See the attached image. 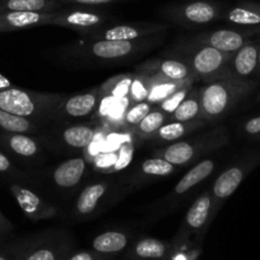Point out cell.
Segmentation results:
<instances>
[{
  "label": "cell",
  "instance_id": "obj_30",
  "mask_svg": "<svg viewBox=\"0 0 260 260\" xmlns=\"http://www.w3.org/2000/svg\"><path fill=\"white\" fill-rule=\"evenodd\" d=\"M39 130L40 125L36 122L0 110V133L35 134Z\"/></svg>",
  "mask_w": 260,
  "mask_h": 260
},
{
  "label": "cell",
  "instance_id": "obj_45",
  "mask_svg": "<svg viewBox=\"0 0 260 260\" xmlns=\"http://www.w3.org/2000/svg\"><path fill=\"white\" fill-rule=\"evenodd\" d=\"M254 138H255V139H256V141H257V142H260V134H259V136H255V137H254Z\"/></svg>",
  "mask_w": 260,
  "mask_h": 260
},
{
  "label": "cell",
  "instance_id": "obj_17",
  "mask_svg": "<svg viewBox=\"0 0 260 260\" xmlns=\"http://www.w3.org/2000/svg\"><path fill=\"white\" fill-rule=\"evenodd\" d=\"M142 49L139 41H109V40H91L88 50L93 56L104 60L124 59Z\"/></svg>",
  "mask_w": 260,
  "mask_h": 260
},
{
  "label": "cell",
  "instance_id": "obj_43",
  "mask_svg": "<svg viewBox=\"0 0 260 260\" xmlns=\"http://www.w3.org/2000/svg\"><path fill=\"white\" fill-rule=\"evenodd\" d=\"M9 87H12L11 81L7 77H4L3 74H0V89H6L9 88Z\"/></svg>",
  "mask_w": 260,
  "mask_h": 260
},
{
  "label": "cell",
  "instance_id": "obj_23",
  "mask_svg": "<svg viewBox=\"0 0 260 260\" xmlns=\"http://www.w3.org/2000/svg\"><path fill=\"white\" fill-rule=\"evenodd\" d=\"M109 189L107 182H94L84 187L83 191L77 199L76 214L79 217H88L96 212L100 202L105 197Z\"/></svg>",
  "mask_w": 260,
  "mask_h": 260
},
{
  "label": "cell",
  "instance_id": "obj_21",
  "mask_svg": "<svg viewBox=\"0 0 260 260\" xmlns=\"http://www.w3.org/2000/svg\"><path fill=\"white\" fill-rule=\"evenodd\" d=\"M214 169H216V161L211 158L202 159L198 164H195L175 185L172 190V197H181L186 194L190 189L208 179L213 174Z\"/></svg>",
  "mask_w": 260,
  "mask_h": 260
},
{
  "label": "cell",
  "instance_id": "obj_44",
  "mask_svg": "<svg viewBox=\"0 0 260 260\" xmlns=\"http://www.w3.org/2000/svg\"><path fill=\"white\" fill-rule=\"evenodd\" d=\"M257 74H260V49H259V60H257Z\"/></svg>",
  "mask_w": 260,
  "mask_h": 260
},
{
  "label": "cell",
  "instance_id": "obj_2",
  "mask_svg": "<svg viewBox=\"0 0 260 260\" xmlns=\"http://www.w3.org/2000/svg\"><path fill=\"white\" fill-rule=\"evenodd\" d=\"M64 97L62 94L41 93L12 86L0 89V110L41 125L54 120L55 111Z\"/></svg>",
  "mask_w": 260,
  "mask_h": 260
},
{
  "label": "cell",
  "instance_id": "obj_26",
  "mask_svg": "<svg viewBox=\"0 0 260 260\" xmlns=\"http://www.w3.org/2000/svg\"><path fill=\"white\" fill-rule=\"evenodd\" d=\"M202 119V105L199 97V88L192 87L184 101L179 105L176 110L170 115V121H195Z\"/></svg>",
  "mask_w": 260,
  "mask_h": 260
},
{
  "label": "cell",
  "instance_id": "obj_4",
  "mask_svg": "<svg viewBox=\"0 0 260 260\" xmlns=\"http://www.w3.org/2000/svg\"><path fill=\"white\" fill-rule=\"evenodd\" d=\"M184 49V61L190 65L195 81H203L206 83L217 81V79L230 77L227 72V65L232 59L234 54L222 52L208 45L191 41Z\"/></svg>",
  "mask_w": 260,
  "mask_h": 260
},
{
  "label": "cell",
  "instance_id": "obj_42",
  "mask_svg": "<svg viewBox=\"0 0 260 260\" xmlns=\"http://www.w3.org/2000/svg\"><path fill=\"white\" fill-rule=\"evenodd\" d=\"M67 260H101L97 255H94L93 252L89 251H78L76 254H73L72 256H69Z\"/></svg>",
  "mask_w": 260,
  "mask_h": 260
},
{
  "label": "cell",
  "instance_id": "obj_12",
  "mask_svg": "<svg viewBox=\"0 0 260 260\" xmlns=\"http://www.w3.org/2000/svg\"><path fill=\"white\" fill-rule=\"evenodd\" d=\"M214 219L213 214V199L211 191L204 192L195 199L194 203L187 209L184 218V224L181 227L180 235L197 234L202 235L212 221Z\"/></svg>",
  "mask_w": 260,
  "mask_h": 260
},
{
  "label": "cell",
  "instance_id": "obj_1",
  "mask_svg": "<svg viewBox=\"0 0 260 260\" xmlns=\"http://www.w3.org/2000/svg\"><path fill=\"white\" fill-rule=\"evenodd\" d=\"M255 87V82L240 81L232 77H224L207 83L199 88L202 119L207 124L218 121L249 96Z\"/></svg>",
  "mask_w": 260,
  "mask_h": 260
},
{
  "label": "cell",
  "instance_id": "obj_37",
  "mask_svg": "<svg viewBox=\"0 0 260 260\" xmlns=\"http://www.w3.org/2000/svg\"><path fill=\"white\" fill-rule=\"evenodd\" d=\"M31 247L29 242H21L0 250V260H22L27 250Z\"/></svg>",
  "mask_w": 260,
  "mask_h": 260
},
{
  "label": "cell",
  "instance_id": "obj_13",
  "mask_svg": "<svg viewBox=\"0 0 260 260\" xmlns=\"http://www.w3.org/2000/svg\"><path fill=\"white\" fill-rule=\"evenodd\" d=\"M260 36L259 39L251 40L245 46L237 50L227 65V72L232 78L240 81H251V76L257 72L259 60Z\"/></svg>",
  "mask_w": 260,
  "mask_h": 260
},
{
  "label": "cell",
  "instance_id": "obj_11",
  "mask_svg": "<svg viewBox=\"0 0 260 260\" xmlns=\"http://www.w3.org/2000/svg\"><path fill=\"white\" fill-rule=\"evenodd\" d=\"M101 100L102 96L100 89L72 97H64L55 111L54 120H76L91 116L101 104Z\"/></svg>",
  "mask_w": 260,
  "mask_h": 260
},
{
  "label": "cell",
  "instance_id": "obj_38",
  "mask_svg": "<svg viewBox=\"0 0 260 260\" xmlns=\"http://www.w3.org/2000/svg\"><path fill=\"white\" fill-rule=\"evenodd\" d=\"M0 175L7 177H13V179L22 176V172L14 166L11 158L2 151H0Z\"/></svg>",
  "mask_w": 260,
  "mask_h": 260
},
{
  "label": "cell",
  "instance_id": "obj_20",
  "mask_svg": "<svg viewBox=\"0 0 260 260\" xmlns=\"http://www.w3.org/2000/svg\"><path fill=\"white\" fill-rule=\"evenodd\" d=\"M207 122L204 120H195V121L180 122V121H169L162 125L156 133L151 137L149 141L154 143H174L184 137L194 133L201 127L206 126Z\"/></svg>",
  "mask_w": 260,
  "mask_h": 260
},
{
  "label": "cell",
  "instance_id": "obj_19",
  "mask_svg": "<svg viewBox=\"0 0 260 260\" xmlns=\"http://www.w3.org/2000/svg\"><path fill=\"white\" fill-rule=\"evenodd\" d=\"M222 18L239 27H257L260 26V3L241 0L227 9Z\"/></svg>",
  "mask_w": 260,
  "mask_h": 260
},
{
  "label": "cell",
  "instance_id": "obj_10",
  "mask_svg": "<svg viewBox=\"0 0 260 260\" xmlns=\"http://www.w3.org/2000/svg\"><path fill=\"white\" fill-rule=\"evenodd\" d=\"M9 191L14 197L24 216L31 221L37 222L42 219L54 218L59 213L52 204L45 202L40 195L18 182L9 185Z\"/></svg>",
  "mask_w": 260,
  "mask_h": 260
},
{
  "label": "cell",
  "instance_id": "obj_15",
  "mask_svg": "<svg viewBox=\"0 0 260 260\" xmlns=\"http://www.w3.org/2000/svg\"><path fill=\"white\" fill-rule=\"evenodd\" d=\"M55 13L4 12V13H0V32H12L40 26H51Z\"/></svg>",
  "mask_w": 260,
  "mask_h": 260
},
{
  "label": "cell",
  "instance_id": "obj_29",
  "mask_svg": "<svg viewBox=\"0 0 260 260\" xmlns=\"http://www.w3.org/2000/svg\"><path fill=\"white\" fill-rule=\"evenodd\" d=\"M134 74H120L107 79L100 87V93L102 97H111L120 101L129 102V92L133 82Z\"/></svg>",
  "mask_w": 260,
  "mask_h": 260
},
{
  "label": "cell",
  "instance_id": "obj_31",
  "mask_svg": "<svg viewBox=\"0 0 260 260\" xmlns=\"http://www.w3.org/2000/svg\"><path fill=\"white\" fill-rule=\"evenodd\" d=\"M133 254L141 260H161L169 254V246L161 240L147 237L134 245Z\"/></svg>",
  "mask_w": 260,
  "mask_h": 260
},
{
  "label": "cell",
  "instance_id": "obj_9",
  "mask_svg": "<svg viewBox=\"0 0 260 260\" xmlns=\"http://www.w3.org/2000/svg\"><path fill=\"white\" fill-rule=\"evenodd\" d=\"M107 19V16L94 9H61L55 13L51 26L74 29L84 35L92 29L102 27Z\"/></svg>",
  "mask_w": 260,
  "mask_h": 260
},
{
  "label": "cell",
  "instance_id": "obj_18",
  "mask_svg": "<svg viewBox=\"0 0 260 260\" xmlns=\"http://www.w3.org/2000/svg\"><path fill=\"white\" fill-rule=\"evenodd\" d=\"M87 171V161L83 157H74L57 165L52 171L55 185L61 189H72L83 179Z\"/></svg>",
  "mask_w": 260,
  "mask_h": 260
},
{
  "label": "cell",
  "instance_id": "obj_33",
  "mask_svg": "<svg viewBox=\"0 0 260 260\" xmlns=\"http://www.w3.org/2000/svg\"><path fill=\"white\" fill-rule=\"evenodd\" d=\"M177 167L171 165L170 162L165 161L164 158L152 157L142 162L139 167V174L146 177H164L176 172Z\"/></svg>",
  "mask_w": 260,
  "mask_h": 260
},
{
  "label": "cell",
  "instance_id": "obj_46",
  "mask_svg": "<svg viewBox=\"0 0 260 260\" xmlns=\"http://www.w3.org/2000/svg\"><path fill=\"white\" fill-rule=\"evenodd\" d=\"M257 101L260 102V93H259V96H257Z\"/></svg>",
  "mask_w": 260,
  "mask_h": 260
},
{
  "label": "cell",
  "instance_id": "obj_24",
  "mask_svg": "<svg viewBox=\"0 0 260 260\" xmlns=\"http://www.w3.org/2000/svg\"><path fill=\"white\" fill-rule=\"evenodd\" d=\"M151 77V84H149V94L147 101L153 106H158L162 101L171 96L179 89L190 86L194 82H176L171 79L164 78L157 74H148Z\"/></svg>",
  "mask_w": 260,
  "mask_h": 260
},
{
  "label": "cell",
  "instance_id": "obj_32",
  "mask_svg": "<svg viewBox=\"0 0 260 260\" xmlns=\"http://www.w3.org/2000/svg\"><path fill=\"white\" fill-rule=\"evenodd\" d=\"M67 254V245L62 242L39 245L31 249L29 247L23 255L22 260H62Z\"/></svg>",
  "mask_w": 260,
  "mask_h": 260
},
{
  "label": "cell",
  "instance_id": "obj_7",
  "mask_svg": "<svg viewBox=\"0 0 260 260\" xmlns=\"http://www.w3.org/2000/svg\"><path fill=\"white\" fill-rule=\"evenodd\" d=\"M260 36V26L240 27V28H219L214 31L203 32L192 39V41L208 45L222 52L235 54L237 50L250 42L252 37Z\"/></svg>",
  "mask_w": 260,
  "mask_h": 260
},
{
  "label": "cell",
  "instance_id": "obj_22",
  "mask_svg": "<svg viewBox=\"0 0 260 260\" xmlns=\"http://www.w3.org/2000/svg\"><path fill=\"white\" fill-rule=\"evenodd\" d=\"M60 0H0V13L4 12H37L55 13L61 11Z\"/></svg>",
  "mask_w": 260,
  "mask_h": 260
},
{
  "label": "cell",
  "instance_id": "obj_39",
  "mask_svg": "<svg viewBox=\"0 0 260 260\" xmlns=\"http://www.w3.org/2000/svg\"><path fill=\"white\" fill-rule=\"evenodd\" d=\"M242 130H244V133L247 134V136H259L260 134V116L256 117H251V119L247 120L246 122L242 126Z\"/></svg>",
  "mask_w": 260,
  "mask_h": 260
},
{
  "label": "cell",
  "instance_id": "obj_25",
  "mask_svg": "<svg viewBox=\"0 0 260 260\" xmlns=\"http://www.w3.org/2000/svg\"><path fill=\"white\" fill-rule=\"evenodd\" d=\"M96 138V129L87 124L69 125L61 132V142L74 149H86Z\"/></svg>",
  "mask_w": 260,
  "mask_h": 260
},
{
  "label": "cell",
  "instance_id": "obj_35",
  "mask_svg": "<svg viewBox=\"0 0 260 260\" xmlns=\"http://www.w3.org/2000/svg\"><path fill=\"white\" fill-rule=\"evenodd\" d=\"M153 109V105L149 104L148 101L138 102V104L130 105L124 112V116H122V122L126 125L127 127H134L136 125H138L149 112Z\"/></svg>",
  "mask_w": 260,
  "mask_h": 260
},
{
  "label": "cell",
  "instance_id": "obj_27",
  "mask_svg": "<svg viewBox=\"0 0 260 260\" xmlns=\"http://www.w3.org/2000/svg\"><path fill=\"white\" fill-rule=\"evenodd\" d=\"M129 244V236L121 231H106L97 235L92 241V247L97 254H116Z\"/></svg>",
  "mask_w": 260,
  "mask_h": 260
},
{
  "label": "cell",
  "instance_id": "obj_28",
  "mask_svg": "<svg viewBox=\"0 0 260 260\" xmlns=\"http://www.w3.org/2000/svg\"><path fill=\"white\" fill-rule=\"evenodd\" d=\"M170 121V116L165 111H162L158 106H153L152 111L134 127H132L136 136H138L141 139L149 141L151 137L156 133L157 130Z\"/></svg>",
  "mask_w": 260,
  "mask_h": 260
},
{
  "label": "cell",
  "instance_id": "obj_6",
  "mask_svg": "<svg viewBox=\"0 0 260 260\" xmlns=\"http://www.w3.org/2000/svg\"><path fill=\"white\" fill-rule=\"evenodd\" d=\"M260 164V156H250L242 161L234 164L224 170L216 179L212 186V199H213V214L218 213L219 208L227 199L239 189L245 177Z\"/></svg>",
  "mask_w": 260,
  "mask_h": 260
},
{
  "label": "cell",
  "instance_id": "obj_5",
  "mask_svg": "<svg viewBox=\"0 0 260 260\" xmlns=\"http://www.w3.org/2000/svg\"><path fill=\"white\" fill-rule=\"evenodd\" d=\"M165 17L179 26L201 27L222 18V8L211 0H191L187 3L171 6L164 11Z\"/></svg>",
  "mask_w": 260,
  "mask_h": 260
},
{
  "label": "cell",
  "instance_id": "obj_40",
  "mask_svg": "<svg viewBox=\"0 0 260 260\" xmlns=\"http://www.w3.org/2000/svg\"><path fill=\"white\" fill-rule=\"evenodd\" d=\"M62 4L71 3V4H78V6H87V7H94V6H105V4L114 3L117 0H60Z\"/></svg>",
  "mask_w": 260,
  "mask_h": 260
},
{
  "label": "cell",
  "instance_id": "obj_8",
  "mask_svg": "<svg viewBox=\"0 0 260 260\" xmlns=\"http://www.w3.org/2000/svg\"><path fill=\"white\" fill-rule=\"evenodd\" d=\"M167 28L165 24L158 23H134L119 24V26L96 28L82 35L88 40H109V41H139L153 35L161 34Z\"/></svg>",
  "mask_w": 260,
  "mask_h": 260
},
{
  "label": "cell",
  "instance_id": "obj_14",
  "mask_svg": "<svg viewBox=\"0 0 260 260\" xmlns=\"http://www.w3.org/2000/svg\"><path fill=\"white\" fill-rule=\"evenodd\" d=\"M144 74H157L176 82H194L195 77L190 65L184 60L164 59L148 61L139 68Z\"/></svg>",
  "mask_w": 260,
  "mask_h": 260
},
{
  "label": "cell",
  "instance_id": "obj_16",
  "mask_svg": "<svg viewBox=\"0 0 260 260\" xmlns=\"http://www.w3.org/2000/svg\"><path fill=\"white\" fill-rule=\"evenodd\" d=\"M0 147L22 159H34L42 154L41 144L31 134L0 133Z\"/></svg>",
  "mask_w": 260,
  "mask_h": 260
},
{
  "label": "cell",
  "instance_id": "obj_34",
  "mask_svg": "<svg viewBox=\"0 0 260 260\" xmlns=\"http://www.w3.org/2000/svg\"><path fill=\"white\" fill-rule=\"evenodd\" d=\"M149 84H151V77L148 74L141 73V72L134 74L129 92V106L138 104V102L147 101L149 94Z\"/></svg>",
  "mask_w": 260,
  "mask_h": 260
},
{
  "label": "cell",
  "instance_id": "obj_3",
  "mask_svg": "<svg viewBox=\"0 0 260 260\" xmlns=\"http://www.w3.org/2000/svg\"><path fill=\"white\" fill-rule=\"evenodd\" d=\"M227 143H229V133L226 127L217 126L192 138L174 142L169 146L156 149L152 153V157L164 158L174 166L182 167L194 164L206 154L218 151Z\"/></svg>",
  "mask_w": 260,
  "mask_h": 260
},
{
  "label": "cell",
  "instance_id": "obj_36",
  "mask_svg": "<svg viewBox=\"0 0 260 260\" xmlns=\"http://www.w3.org/2000/svg\"><path fill=\"white\" fill-rule=\"evenodd\" d=\"M191 88H192V84L179 89V91H176L175 93H172L170 97H167L165 101H162L161 104L158 105V107L162 110V111H165L170 116V115H171L172 112H174L175 110L179 107V105L184 101L185 97H186L187 94H189V92L191 91Z\"/></svg>",
  "mask_w": 260,
  "mask_h": 260
},
{
  "label": "cell",
  "instance_id": "obj_41",
  "mask_svg": "<svg viewBox=\"0 0 260 260\" xmlns=\"http://www.w3.org/2000/svg\"><path fill=\"white\" fill-rule=\"evenodd\" d=\"M13 230L14 227L13 224L11 223V221L0 212V240H3L4 237H6L7 235L11 234Z\"/></svg>",
  "mask_w": 260,
  "mask_h": 260
}]
</instances>
